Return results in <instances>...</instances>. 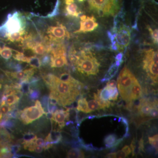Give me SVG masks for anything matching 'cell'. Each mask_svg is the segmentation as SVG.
<instances>
[{
	"label": "cell",
	"mask_w": 158,
	"mask_h": 158,
	"mask_svg": "<svg viewBox=\"0 0 158 158\" xmlns=\"http://www.w3.org/2000/svg\"><path fill=\"white\" fill-rule=\"evenodd\" d=\"M11 156V148L9 145L0 138V158Z\"/></svg>",
	"instance_id": "cell-20"
},
{
	"label": "cell",
	"mask_w": 158,
	"mask_h": 158,
	"mask_svg": "<svg viewBox=\"0 0 158 158\" xmlns=\"http://www.w3.org/2000/svg\"><path fill=\"white\" fill-rule=\"evenodd\" d=\"M30 97L33 100L38 98L40 95L39 92L37 90H31L30 92Z\"/></svg>",
	"instance_id": "cell-40"
},
{
	"label": "cell",
	"mask_w": 158,
	"mask_h": 158,
	"mask_svg": "<svg viewBox=\"0 0 158 158\" xmlns=\"http://www.w3.org/2000/svg\"><path fill=\"white\" fill-rule=\"evenodd\" d=\"M45 113L40 102L36 100L35 106L25 108L18 115L23 123L27 125L38 119Z\"/></svg>",
	"instance_id": "cell-6"
},
{
	"label": "cell",
	"mask_w": 158,
	"mask_h": 158,
	"mask_svg": "<svg viewBox=\"0 0 158 158\" xmlns=\"http://www.w3.org/2000/svg\"><path fill=\"white\" fill-rule=\"evenodd\" d=\"M116 81L115 80H112V81H110L107 83V85L109 86V87H111V88H116Z\"/></svg>",
	"instance_id": "cell-44"
},
{
	"label": "cell",
	"mask_w": 158,
	"mask_h": 158,
	"mask_svg": "<svg viewBox=\"0 0 158 158\" xmlns=\"http://www.w3.org/2000/svg\"><path fill=\"white\" fill-rule=\"evenodd\" d=\"M10 148H11V153L15 154L20 149V147L19 145H14V146H11Z\"/></svg>",
	"instance_id": "cell-43"
},
{
	"label": "cell",
	"mask_w": 158,
	"mask_h": 158,
	"mask_svg": "<svg viewBox=\"0 0 158 158\" xmlns=\"http://www.w3.org/2000/svg\"><path fill=\"white\" fill-rule=\"evenodd\" d=\"M118 66L116 65V63H113V65L110 66L104 77L101 80V81L102 82L106 81L115 76L118 72Z\"/></svg>",
	"instance_id": "cell-21"
},
{
	"label": "cell",
	"mask_w": 158,
	"mask_h": 158,
	"mask_svg": "<svg viewBox=\"0 0 158 158\" xmlns=\"http://www.w3.org/2000/svg\"><path fill=\"white\" fill-rule=\"evenodd\" d=\"M150 117L151 118H157L158 117L157 103L154 105L150 110Z\"/></svg>",
	"instance_id": "cell-39"
},
{
	"label": "cell",
	"mask_w": 158,
	"mask_h": 158,
	"mask_svg": "<svg viewBox=\"0 0 158 158\" xmlns=\"http://www.w3.org/2000/svg\"><path fill=\"white\" fill-rule=\"evenodd\" d=\"M150 144L155 148L157 152H158V136L155 135L153 137H149L148 138Z\"/></svg>",
	"instance_id": "cell-36"
},
{
	"label": "cell",
	"mask_w": 158,
	"mask_h": 158,
	"mask_svg": "<svg viewBox=\"0 0 158 158\" xmlns=\"http://www.w3.org/2000/svg\"><path fill=\"white\" fill-rule=\"evenodd\" d=\"M81 27L79 30L75 31V33H85L91 32L98 27L96 19L94 16H87L82 15L81 17Z\"/></svg>",
	"instance_id": "cell-9"
},
{
	"label": "cell",
	"mask_w": 158,
	"mask_h": 158,
	"mask_svg": "<svg viewBox=\"0 0 158 158\" xmlns=\"http://www.w3.org/2000/svg\"><path fill=\"white\" fill-rule=\"evenodd\" d=\"M61 138L62 137L60 133L58 131L54 130L51 131L44 141L48 144H56L61 141Z\"/></svg>",
	"instance_id": "cell-19"
},
{
	"label": "cell",
	"mask_w": 158,
	"mask_h": 158,
	"mask_svg": "<svg viewBox=\"0 0 158 158\" xmlns=\"http://www.w3.org/2000/svg\"><path fill=\"white\" fill-rule=\"evenodd\" d=\"M116 65L117 66L119 67L120 66V65H121V62H120V61H118V60H116V62H115Z\"/></svg>",
	"instance_id": "cell-48"
},
{
	"label": "cell",
	"mask_w": 158,
	"mask_h": 158,
	"mask_svg": "<svg viewBox=\"0 0 158 158\" xmlns=\"http://www.w3.org/2000/svg\"><path fill=\"white\" fill-rule=\"evenodd\" d=\"M88 4L90 11L100 17L113 16L123 7L122 0H89Z\"/></svg>",
	"instance_id": "cell-2"
},
{
	"label": "cell",
	"mask_w": 158,
	"mask_h": 158,
	"mask_svg": "<svg viewBox=\"0 0 158 158\" xmlns=\"http://www.w3.org/2000/svg\"><path fill=\"white\" fill-rule=\"evenodd\" d=\"M34 68H32L15 72H6V74L13 78L18 79L22 81H29L34 73Z\"/></svg>",
	"instance_id": "cell-12"
},
{
	"label": "cell",
	"mask_w": 158,
	"mask_h": 158,
	"mask_svg": "<svg viewBox=\"0 0 158 158\" xmlns=\"http://www.w3.org/2000/svg\"><path fill=\"white\" fill-rule=\"evenodd\" d=\"M13 58L17 61L27 63L29 57L27 56L23 53L17 52L13 56Z\"/></svg>",
	"instance_id": "cell-34"
},
{
	"label": "cell",
	"mask_w": 158,
	"mask_h": 158,
	"mask_svg": "<svg viewBox=\"0 0 158 158\" xmlns=\"http://www.w3.org/2000/svg\"><path fill=\"white\" fill-rule=\"evenodd\" d=\"M145 53L143 61V69L155 83L158 82V51L151 49Z\"/></svg>",
	"instance_id": "cell-5"
},
{
	"label": "cell",
	"mask_w": 158,
	"mask_h": 158,
	"mask_svg": "<svg viewBox=\"0 0 158 158\" xmlns=\"http://www.w3.org/2000/svg\"><path fill=\"white\" fill-rule=\"evenodd\" d=\"M94 98L98 102L101 108V109H105L106 108H109L111 105V102L110 101H104L100 98L97 94H94Z\"/></svg>",
	"instance_id": "cell-31"
},
{
	"label": "cell",
	"mask_w": 158,
	"mask_h": 158,
	"mask_svg": "<svg viewBox=\"0 0 158 158\" xmlns=\"http://www.w3.org/2000/svg\"><path fill=\"white\" fill-rule=\"evenodd\" d=\"M131 152V149L129 146L126 145L121 150L118 151L117 152H115V158H126Z\"/></svg>",
	"instance_id": "cell-24"
},
{
	"label": "cell",
	"mask_w": 158,
	"mask_h": 158,
	"mask_svg": "<svg viewBox=\"0 0 158 158\" xmlns=\"http://www.w3.org/2000/svg\"><path fill=\"white\" fill-rule=\"evenodd\" d=\"M36 135H34L33 133H28L24 135L23 137V142H27V141H31L32 139H34Z\"/></svg>",
	"instance_id": "cell-41"
},
{
	"label": "cell",
	"mask_w": 158,
	"mask_h": 158,
	"mask_svg": "<svg viewBox=\"0 0 158 158\" xmlns=\"http://www.w3.org/2000/svg\"><path fill=\"white\" fill-rule=\"evenodd\" d=\"M123 55L122 53L120 52L116 55V56L115 57V59L116 60L120 61V62H122L123 58Z\"/></svg>",
	"instance_id": "cell-46"
},
{
	"label": "cell",
	"mask_w": 158,
	"mask_h": 158,
	"mask_svg": "<svg viewBox=\"0 0 158 158\" xmlns=\"http://www.w3.org/2000/svg\"><path fill=\"white\" fill-rule=\"evenodd\" d=\"M137 80L131 71L126 66L119 73L117 80L118 90L122 98L125 101L128 102L130 90Z\"/></svg>",
	"instance_id": "cell-4"
},
{
	"label": "cell",
	"mask_w": 158,
	"mask_h": 158,
	"mask_svg": "<svg viewBox=\"0 0 158 158\" xmlns=\"http://www.w3.org/2000/svg\"><path fill=\"white\" fill-rule=\"evenodd\" d=\"M15 106H9L6 104H1L0 106V121L9 112L14 109Z\"/></svg>",
	"instance_id": "cell-28"
},
{
	"label": "cell",
	"mask_w": 158,
	"mask_h": 158,
	"mask_svg": "<svg viewBox=\"0 0 158 158\" xmlns=\"http://www.w3.org/2000/svg\"><path fill=\"white\" fill-rule=\"evenodd\" d=\"M138 16H137V17H136L135 21L132 26V28L133 29H135V30H136L137 31H138Z\"/></svg>",
	"instance_id": "cell-47"
},
{
	"label": "cell",
	"mask_w": 158,
	"mask_h": 158,
	"mask_svg": "<svg viewBox=\"0 0 158 158\" xmlns=\"http://www.w3.org/2000/svg\"><path fill=\"white\" fill-rule=\"evenodd\" d=\"M0 56L3 59L8 60L12 56V50L5 45L0 44Z\"/></svg>",
	"instance_id": "cell-22"
},
{
	"label": "cell",
	"mask_w": 158,
	"mask_h": 158,
	"mask_svg": "<svg viewBox=\"0 0 158 158\" xmlns=\"http://www.w3.org/2000/svg\"><path fill=\"white\" fill-rule=\"evenodd\" d=\"M25 34V31L23 30L15 33H6V37L8 40L11 42H19L23 41L25 39L28 38V37L27 35L24 37Z\"/></svg>",
	"instance_id": "cell-16"
},
{
	"label": "cell",
	"mask_w": 158,
	"mask_h": 158,
	"mask_svg": "<svg viewBox=\"0 0 158 158\" xmlns=\"http://www.w3.org/2000/svg\"><path fill=\"white\" fill-rule=\"evenodd\" d=\"M48 33L51 40L56 42H59L60 40L64 39L70 36L66 28L62 24L50 27L48 30Z\"/></svg>",
	"instance_id": "cell-10"
},
{
	"label": "cell",
	"mask_w": 158,
	"mask_h": 158,
	"mask_svg": "<svg viewBox=\"0 0 158 158\" xmlns=\"http://www.w3.org/2000/svg\"><path fill=\"white\" fill-rule=\"evenodd\" d=\"M65 10L69 15L78 17L81 14L79 6L76 3L73 2L65 5Z\"/></svg>",
	"instance_id": "cell-17"
},
{
	"label": "cell",
	"mask_w": 158,
	"mask_h": 158,
	"mask_svg": "<svg viewBox=\"0 0 158 158\" xmlns=\"http://www.w3.org/2000/svg\"><path fill=\"white\" fill-rule=\"evenodd\" d=\"M98 95L99 97L100 98L104 101H110V94L109 88L107 86H106L103 89L98 90Z\"/></svg>",
	"instance_id": "cell-26"
},
{
	"label": "cell",
	"mask_w": 158,
	"mask_h": 158,
	"mask_svg": "<svg viewBox=\"0 0 158 158\" xmlns=\"http://www.w3.org/2000/svg\"><path fill=\"white\" fill-rule=\"evenodd\" d=\"M51 66L52 68H61L67 64L66 54L51 56Z\"/></svg>",
	"instance_id": "cell-15"
},
{
	"label": "cell",
	"mask_w": 158,
	"mask_h": 158,
	"mask_svg": "<svg viewBox=\"0 0 158 158\" xmlns=\"http://www.w3.org/2000/svg\"><path fill=\"white\" fill-rule=\"evenodd\" d=\"M69 110L64 111L62 110H56L52 114L51 120L55 121L59 125L60 129H62L65 126V120L69 119Z\"/></svg>",
	"instance_id": "cell-11"
},
{
	"label": "cell",
	"mask_w": 158,
	"mask_h": 158,
	"mask_svg": "<svg viewBox=\"0 0 158 158\" xmlns=\"http://www.w3.org/2000/svg\"><path fill=\"white\" fill-rule=\"evenodd\" d=\"M148 30L149 31L151 36L153 40V42L156 44H158V30L157 29H156L155 30H153L152 28L150 27L149 26H148L147 27Z\"/></svg>",
	"instance_id": "cell-33"
},
{
	"label": "cell",
	"mask_w": 158,
	"mask_h": 158,
	"mask_svg": "<svg viewBox=\"0 0 158 158\" xmlns=\"http://www.w3.org/2000/svg\"><path fill=\"white\" fill-rule=\"evenodd\" d=\"M75 64L79 72L86 76L96 75L99 72L100 63L90 51L82 50L77 55Z\"/></svg>",
	"instance_id": "cell-3"
},
{
	"label": "cell",
	"mask_w": 158,
	"mask_h": 158,
	"mask_svg": "<svg viewBox=\"0 0 158 158\" xmlns=\"http://www.w3.org/2000/svg\"><path fill=\"white\" fill-rule=\"evenodd\" d=\"M110 90V96L109 100L116 101L118 98V92L117 88H111L106 85Z\"/></svg>",
	"instance_id": "cell-35"
},
{
	"label": "cell",
	"mask_w": 158,
	"mask_h": 158,
	"mask_svg": "<svg viewBox=\"0 0 158 158\" xmlns=\"http://www.w3.org/2000/svg\"><path fill=\"white\" fill-rule=\"evenodd\" d=\"M27 47L31 49L35 54L38 55H43L47 52L46 47L41 43L28 44Z\"/></svg>",
	"instance_id": "cell-18"
},
{
	"label": "cell",
	"mask_w": 158,
	"mask_h": 158,
	"mask_svg": "<svg viewBox=\"0 0 158 158\" xmlns=\"http://www.w3.org/2000/svg\"><path fill=\"white\" fill-rule=\"evenodd\" d=\"M20 84V91L23 93H29L31 89L30 88V83L29 81H22Z\"/></svg>",
	"instance_id": "cell-32"
},
{
	"label": "cell",
	"mask_w": 158,
	"mask_h": 158,
	"mask_svg": "<svg viewBox=\"0 0 158 158\" xmlns=\"http://www.w3.org/2000/svg\"><path fill=\"white\" fill-rule=\"evenodd\" d=\"M116 136L114 135H111L108 136L105 140V142L106 144V146L108 147H111L112 146H114L118 144V142H116Z\"/></svg>",
	"instance_id": "cell-30"
},
{
	"label": "cell",
	"mask_w": 158,
	"mask_h": 158,
	"mask_svg": "<svg viewBox=\"0 0 158 158\" xmlns=\"http://www.w3.org/2000/svg\"><path fill=\"white\" fill-rule=\"evenodd\" d=\"M1 88H2V85H1V83H0V89H1Z\"/></svg>",
	"instance_id": "cell-49"
},
{
	"label": "cell",
	"mask_w": 158,
	"mask_h": 158,
	"mask_svg": "<svg viewBox=\"0 0 158 158\" xmlns=\"http://www.w3.org/2000/svg\"><path fill=\"white\" fill-rule=\"evenodd\" d=\"M27 63L34 69L39 68L42 65L40 59L36 56L29 57Z\"/></svg>",
	"instance_id": "cell-27"
},
{
	"label": "cell",
	"mask_w": 158,
	"mask_h": 158,
	"mask_svg": "<svg viewBox=\"0 0 158 158\" xmlns=\"http://www.w3.org/2000/svg\"><path fill=\"white\" fill-rule=\"evenodd\" d=\"M4 27L7 33H15L23 30V25L19 13L15 12L9 15Z\"/></svg>",
	"instance_id": "cell-8"
},
{
	"label": "cell",
	"mask_w": 158,
	"mask_h": 158,
	"mask_svg": "<svg viewBox=\"0 0 158 158\" xmlns=\"http://www.w3.org/2000/svg\"><path fill=\"white\" fill-rule=\"evenodd\" d=\"M77 109L79 111L86 113H89L88 102L86 100V98H81L78 101Z\"/></svg>",
	"instance_id": "cell-23"
},
{
	"label": "cell",
	"mask_w": 158,
	"mask_h": 158,
	"mask_svg": "<svg viewBox=\"0 0 158 158\" xmlns=\"http://www.w3.org/2000/svg\"><path fill=\"white\" fill-rule=\"evenodd\" d=\"M44 149V148L43 146L37 145V146L34 147L32 152H35L38 153H40L42 152Z\"/></svg>",
	"instance_id": "cell-42"
},
{
	"label": "cell",
	"mask_w": 158,
	"mask_h": 158,
	"mask_svg": "<svg viewBox=\"0 0 158 158\" xmlns=\"http://www.w3.org/2000/svg\"><path fill=\"white\" fill-rule=\"evenodd\" d=\"M115 40L118 50L123 51L126 48L131 40V30L129 27L123 25L117 31Z\"/></svg>",
	"instance_id": "cell-7"
},
{
	"label": "cell",
	"mask_w": 158,
	"mask_h": 158,
	"mask_svg": "<svg viewBox=\"0 0 158 158\" xmlns=\"http://www.w3.org/2000/svg\"><path fill=\"white\" fill-rule=\"evenodd\" d=\"M67 157L69 158H84L85 157V155L83 152L78 148H73V149H70L68 152Z\"/></svg>",
	"instance_id": "cell-25"
},
{
	"label": "cell",
	"mask_w": 158,
	"mask_h": 158,
	"mask_svg": "<svg viewBox=\"0 0 158 158\" xmlns=\"http://www.w3.org/2000/svg\"><path fill=\"white\" fill-rule=\"evenodd\" d=\"M44 80L50 89V98L63 106L70 105L75 101L82 86L78 81H64L52 74L44 77Z\"/></svg>",
	"instance_id": "cell-1"
},
{
	"label": "cell",
	"mask_w": 158,
	"mask_h": 158,
	"mask_svg": "<svg viewBox=\"0 0 158 158\" xmlns=\"http://www.w3.org/2000/svg\"><path fill=\"white\" fill-rule=\"evenodd\" d=\"M142 94V89L138 80L136 81L132 86L129 94L128 102L136 100L141 97Z\"/></svg>",
	"instance_id": "cell-14"
},
{
	"label": "cell",
	"mask_w": 158,
	"mask_h": 158,
	"mask_svg": "<svg viewBox=\"0 0 158 158\" xmlns=\"http://www.w3.org/2000/svg\"><path fill=\"white\" fill-rule=\"evenodd\" d=\"M88 105L89 113L95 111V110L101 109L98 102L95 99L91 100L90 101L88 102Z\"/></svg>",
	"instance_id": "cell-29"
},
{
	"label": "cell",
	"mask_w": 158,
	"mask_h": 158,
	"mask_svg": "<svg viewBox=\"0 0 158 158\" xmlns=\"http://www.w3.org/2000/svg\"><path fill=\"white\" fill-rule=\"evenodd\" d=\"M151 49V45L149 43L144 42L139 44V50L142 52H146Z\"/></svg>",
	"instance_id": "cell-37"
},
{
	"label": "cell",
	"mask_w": 158,
	"mask_h": 158,
	"mask_svg": "<svg viewBox=\"0 0 158 158\" xmlns=\"http://www.w3.org/2000/svg\"><path fill=\"white\" fill-rule=\"evenodd\" d=\"M111 50L113 51H118V47H117V44H116V40H114L113 43H111Z\"/></svg>",
	"instance_id": "cell-45"
},
{
	"label": "cell",
	"mask_w": 158,
	"mask_h": 158,
	"mask_svg": "<svg viewBox=\"0 0 158 158\" xmlns=\"http://www.w3.org/2000/svg\"><path fill=\"white\" fill-rule=\"evenodd\" d=\"M157 103L156 102L151 103L144 99L141 100V104L138 110L140 116L142 117H149L151 110Z\"/></svg>",
	"instance_id": "cell-13"
},
{
	"label": "cell",
	"mask_w": 158,
	"mask_h": 158,
	"mask_svg": "<svg viewBox=\"0 0 158 158\" xmlns=\"http://www.w3.org/2000/svg\"><path fill=\"white\" fill-rule=\"evenodd\" d=\"M59 79L62 81H64L75 82L77 81L76 80L71 76L69 74L66 73L62 74L60 76Z\"/></svg>",
	"instance_id": "cell-38"
}]
</instances>
